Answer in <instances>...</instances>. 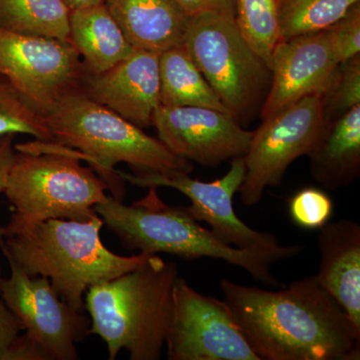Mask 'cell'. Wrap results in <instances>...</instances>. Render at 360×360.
<instances>
[{
    "mask_svg": "<svg viewBox=\"0 0 360 360\" xmlns=\"http://www.w3.org/2000/svg\"><path fill=\"white\" fill-rule=\"evenodd\" d=\"M15 134L4 135L0 137V193H4L9 172L15 156L14 148Z\"/></svg>",
    "mask_w": 360,
    "mask_h": 360,
    "instance_id": "31",
    "label": "cell"
},
{
    "mask_svg": "<svg viewBox=\"0 0 360 360\" xmlns=\"http://www.w3.org/2000/svg\"><path fill=\"white\" fill-rule=\"evenodd\" d=\"M160 54L134 49L98 75H87L82 92L96 103L144 129L161 105Z\"/></svg>",
    "mask_w": 360,
    "mask_h": 360,
    "instance_id": "15",
    "label": "cell"
},
{
    "mask_svg": "<svg viewBox=\"0 0 360 360\" xmlns=\"http://www.w3.org/2000/svg\"><path fill=\"white\" fill-rule=\"evenodd\" d=\"M153 125L172 153L203 167H217L245 156L253 136V131L243 129L231 115L201 106L160 105Z\"/></svg>",
    "mask_w": 360,
    "mask_h": 360,
    "instance_id": "13",
    "label": "cell"
},
{
    "mask_svg": "<svg viewBox=\"0 0 360 360\" xmlns=\"http://www.w3.org/2000/svg\"><path fill=\"white\" fill-rule=\"evenodd\" d=\"M63 1L70 8V11H77V9L86 8V7L103 4L105 0H63Z\"/></svg>",
    "mask_w": 360,
    "mask_h": 360,
    "instance_id": "32",
    "label": "cell"
},
{
    "mask_svg": "<svg viewBox=\"0 0 360 360\" xmlns=\"http://www.w3.org/2000/svg\"><path fill=\"white\" fill-rule=\"evenodd\" d=\"M338 63L324 30L283 40L272 56V77L262 104V120L328 89Z\"/></svg>",
    "mask_w": 360,
    "mask_h": 360,
    "instance_id": "14",
    "label": "cell"
},
{
    "mask_svg": "<svg viewBox=\"0 0 360 360\" xmlns=\"http://www.w3.org/2000/svg\"><path fill=\"white\" fill-rule=\"evenodd\" d=\"M291 219L305 229H321L333 213L330 196L314 187H307L292 196L290 201Z\"/></svg>",
    "mask_w": 360,
    "mask_h": 360,
    "instance_id": "26",
    "label": "cell"
},
{
    "mask_svg": "<svg viewBox=\"0 0 360 360\" xmlns=\"http://www.w3.org/2000/svg\"><path fill=\"white\" fill-rule=\"evenodd\" d=\"M4 194L13 210L9 224L49 219L87 221L108 200V186L75 150L37 141L15 144Z\"/></svg>",
    "mask_w": 360,
    "mask_h": 360,
    "instance_id": "6",
    "label": "cell"
},
{
    "mask_svg": "<svg viewBox=\"0 0 360 360\" xmlns=\"http://www.w3.org/2000/svg\"><path fill=\"white\" fill-rule=\"evenodd\" d=\"M326 125L321 94L262 120L243 156L245 176L238 191L243 205H257L267 187L278 186L291 163L309 155Z\"/></svg>",
    "mask_w": 360,
    "mask_h": 360,
    "instance_id": "10",
    "label": "cell"
},
{
    "mask_svg": "<svg viewBox=\"0 0 360 360\" xmlns=\"http://www.w3.org/2000/svg\"><path fill=\"white\" fill-rule=\"evenodd\" d=\"M94 210L127 250L150 255L167 253L186 260H224L245 270L258 283L283 288L272 274L271 265L288 257L226 245L210 229L201 226L186 206L172 207L163 202L158 187H148V194L131 205L108 196Z\"/></svg>",
    "mask_w": 360,
    "mask_h": 360,
    "instance_id": "5",
    "label": "cell"
},
{
    "mask_svg": "<svg viewBox=\"0 0 360 360\" xmlns=\"http://www.w3.org/2000/svg\"><path fill=\"white\" fill-rule=\"evenodd\" d=\"M23 330L22 326L0 298V360L14 338Z\"/></svg>",
    "mask_w": 360,
    "mask_h": 360,
    "instance_id": "30",
    "label": "cell"
},
{
    "mask_svg": "<svg viewBox=\"0 0 360 360\" xmlns=\"http://www.w3.org/2000/svg\"><path fill=\"white\" fill-rule=\"evenodd\" d=\"M321 103L326 123L360 105V54L338 65Z\"/></svg>",
    "mask_w": 360,
    "mask_h": 360,
    "instance_id": "25",
    "label": "cell"
},
{
    "mask_svg": "<svg viewBox=\"0 0 360 360\" xmlns=\"http://www.w3.org/2000/svg\"><path fill=\"white\" fill-rule=\"evenodd\" d=\"M86 68L70 40L0 30V75L45 115L82 91Z\"/></svg>",
    "mask_w": 360,
    "mask_h": 360,
    "instance_id": "8",
    "label": "cell"
},
{
    "mask_svg": "<svg viewBox=\"0 0 360 360\" xmlns=\"http://www.w3.org/2000/svg\"><path fill=\"white\" fill-rule=\"evenodd\" d=\"M52 143L75 150L106 182L111 198L124 200V184L115 167L127 163L134 174L189 172L191 161L175 155L115 111L78 91L61 99L46 115Z\"/></svg>",
    "mask_w": 360,
    "mask_h": 360,
    "instance_id": "3",
    "label": "cell"
},
{
    "mask_svg": "<svg viewBox=\"0 0 360 360\" xmlns=\"http://www.w3.org/2000/svg\"><path fill=\"white\" fill-rule=\"evenodd\" d=\"M70 11L63 0H0V30L68 40Z\"/></svg>",
    "mask_w": 360,
    "mask_h": 360,
    "instance_id": "21",
    "label": "cell"
},
{
    "mask_svg": "<svg viewBox=\"0 0 360 360\" xmlns=\"http://www.w3.org/2000/svg\"><path fill=\"white\" fill-rule=\"evenodd\" d=\"M68 40L89 75L110 70L134 51L104 4L70 11Z\"/></svg>",
    "mask_w": 360,
    "mask_h": 360,
    "instance_id": "19",
    "label": "cell"
},
{
    "mask_svg": "<svg viewBox=\"0 0 360 360\" xmlns=\"http://www.w3.org/2000/svg\"><path fill=\"white\" fill-rule=\"evenodd\" d=\"M338 63L360 54V2L354 4L340 20L324 30Z\"/></svg>",
    "mask_w": 360,
    "mask_h": 360,
    "instance_id": "27",
    "label": "cell"
},
{
    "mask_svg": "<svg viewBox=\"0 0 360 360\" xmlns=\"http://www.w3.org/2000/svg\"><path fill=\"white\" fill-rule=\"evenodd\" d=\"M165 345L169 360H260L224 300L177 277Z\"/></svg>",
    "mask_w": 360,
    "mask_h": 360,
    "instance_id": "11",
    "label": "cell"
},
{
    "mask_svg": "<svg viewBox=\"0 0 360 360\" xmlns=\"http://www.w3.org/2000/svg\"><path fill=\"white\" fill-rule=\"evenodd\" d=\"M243 156L231 160V168L221 179L203 182L191 179L186 172L172 174H130L117 172L123 181L139 187L165 186L176 189L191 201L186 206L189 214L198 221H205L210 231L226 245L262 252L279 253L291 258L300 255L304 246L281 245L276 236L251 229L233 208V195L239 191L245 176Z\"/></svg>",
    "mask_w": 360,
    "mask_h": 360,
    "instance_id": "9",
    "label": "cell"
},
{
    "mask_svg": "<svg viewBox=\"0 0 360 360\" xmlns=\"http://www.w3.org/2000/svg\"><path fill=\"white\" fill-rule=\"evenodd\" d=\"M134 49L161 52L184 44L189 16L174 0H105Z\"/></svg>",
    "mask_w": 360,
    "mask_h": 360,
    "instance_id": "17",
    "label": "cell"
},
{
    "mask_svg": "<svg viewBox=\"0 0 360 360\" xmlns=\"http://www.w3.org/2000/svg\"><path fill=\"white\" fill-rule=\"evenodd\" d=\"M8 134L32 135L37 141L52 143L45 116L0 75V137Z\"/></svg>",
    "mask_w": 360,
    "mask_h": 360,
    "instance_id": "24",
    "label": "cell"
},
{
    "mask_svg": "<svg viewBox=\"0 0 360 360\" xmlns=\"http://www.w3.org/2000/svg\"><path fill=\"white\" fill-rule=\"evenodd\" d=\"M160 80L161 105L201 106L229 115L184 45L161 52Z\"/></svg>",
    "mask_w": 360,
    "mask_h": 360,
    "instance_id": "20",
    "label": "cell"
},
{
    "mask_svg": "<svg viewBox=\"0 0 360 360\" xmlns=\"http://www.w3.org/2000/svg\"><path fill=\"white\" fill-rule=\"evenodd\" d=\"M2 281H4V277H2L1 269H0V285H1Z\"/></svg>",
    "mask_w": 360,
    "mask_h": 360,
    "instance_id": "33",
    "label": "cell"
},
{
    "mask_svg": "<svg viewBox=\"0 0 360 360\" xmlns=\"http://www.w3.org/2000/svg\"><path fill=\"white\" fill-rule=\"evenodd\" d=\"M182 45L229 115L240 124L250 120L267 96L272 73L233 18L215 13L191 16Z\"/></svg>",
    "mask_w": 360,
    "mask_h": 360,
    "instance_id": "7",
    "label": "cell"
},
{
    "mask_svg": "<svg viewBox=\"0 0 360 360\" xmlns=\"http://www.w3.org/2000/svg\"><path fill=\"white\" fill-rule=\"evenodd\" d=\"M179 277L174 262L158 255L131 271L91 286L85 293L90 333L108 347V359L122 349L131 360H158L165 340Z\"/></svg>",
    "mask_w": 360,
    "mask_h": 360,
    "instance_id": "4",
    "label": "cell"
},
{
    "mask_svg": "<svg viewBox=\"0 0 360 360\" xmlns=\"http://www.w3.org/2000/svg\"><path fill=\"white\" fill-rule=\"evenodd\" d=\"M220 290L260 360L360 359V333L316 276L281 290L221 279Z\"/></svg>",
    "mask_w": 360,
    "mask_h": 360,
    "instance_id": "1",
    "label": "cell"
},
{
    "mask_svg": "<svg viewBox=\"0 0 360 360\" xmlns=\"http://www.w3.org/2000/svg\"><path fill=\"white\" fill-rule=\"evenodd\" d=\"M103 221L49 219L0 226V248L30 276H44L73 309L84 311V296L91 286L131 271L148 253L122 257L101 238Z\"/></svg>",
    "mask_w": 360,
    "mask_h": 360,
    "instance_id": "2",
    "label": "cell"
},
{
    "mask_svg": "<svg viewBox=\"0 0 360 360\" xmlns=\"http://www.w3.org/2000/svg\"><path fill=\"white\" fill-rule=\"evenodd\" d=\"M11 276L0 285V298L23 330L44 348L49 360H77V345L90 333L89 317L70 307L44 276H30L4 255Z\"/></svg>",
    "mask_w": 360,
    "mask_h": 360,
    "instance_id": "12",
    "label": "cell"
},
{
    "mask_svg": "<svg viewBox=\"0 0 360 360\" xmlns=\"http://www.w3.org/2000/svg\"><path fill=\"white\" fill-rule=\"evenodd\" d=\"M307 156L312 177L324 188L354 184L360 174V105L326 123Z\"/></svg>",
    "mask_w": 360,
    "mask_h": 360,
    "instance_id": "18",
    "label": "cell"
},
{
    "mask_svg": "<svg viewBox=\"0 0 360 360\" xmlns=\"http://www.w3.org/2000/svg\"><path fill=\"white\" fill-rule=\"evenodd\" d=\"M357 2L360 0H281L283 40L326 30Z\"/></svg>",
    "mask_w": 360,
    "mask_h": 360,
    "instance_id": "23",
    "label": "cell"
},
{
    "mask_svg": "<svg viewBox=\"0 0 360 360\" xmlns=\"http://www.w3.org/2000/svg\"><path fill=\"white\" fill-rule=\"evenodd\" d=\"M1 360H49V357L37 341L27 333H20L7 347Z\"/></svg>",
    "mask_w": 360,
    "mask_h": 360,
    "instance_id": "29",
    "label": "cell"
},
{
    "mask_svg": "<svg viewBox=\"0 0 360 360\" xmlns=\"http://www.w3.org/2000/svg\"><path fill=\"white\" fill-rule=\"evenodd\" d=\"M319 231L317 279L360 333V225L354 220L338 219Z\"/></svg>",
    "mask_w": 360,
    "mask_h": 360,
    "instance_id": "16",
    "label": "cell"
},
{
    "mask_svg": "<svg viewBox=\"0 0 360 360\" xmlns=\"http://www.w3.org/2000/svg\"><path fill=\"white\" fill-rule=\"evenodd\" d=\"M187 16L203 13H215L236 18L234 0H174Z\"/></svg>",
    "mask_w": 360,
    "mask_h": 360,
    "instance_id": "28",
    "label": "cell"
},
{
    "mask_svg": "<svg viewBox=\"0 0 360 360\" xmlns=\"http://www.w3.org/2000/svg\"><path fill=\"white\" fill-rule=\"evenodd\" d=\"M236 21L239 32L251 49L271 65L272 56L281 35V0H234Z\"/></svg>",
    "mask_w": 360,
    "mask_h": 360,
    "instance_id": "22",
    "label": "cell"
}]
</instances>
